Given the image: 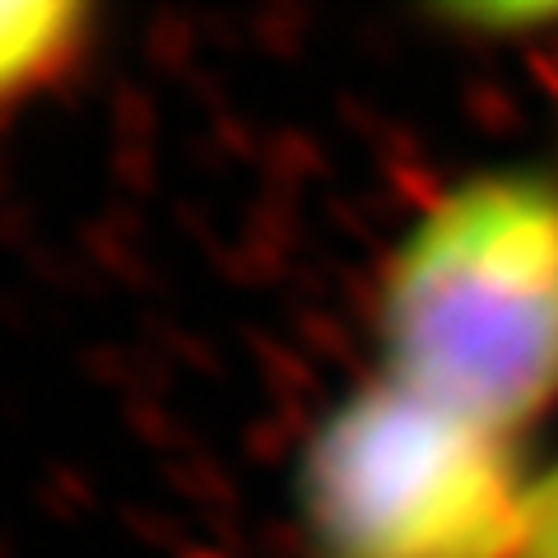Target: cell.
Instances as JSON below:
<instances>
[{
	"mask_svg": "<svg viewBox=\"0 0 558 558\" xmlns=\"http://www.w3.org/2000/svg\"><path fill=\"white\" fill-rule=\"evenodd\" d=\"M377 340L405 391L517 438L558 396V186L484 172L433 201L377 284Z\"/></svg>",
	"mask_w": 558,
	"mask_h": 558,
	"instance_id": "cell-1",
	"label": "cell"
},
{
	"mask_svg": "<svg viewBox=\"0 0 558 558\" xmlns=\"http://www.w3.org/2000/svg\"><path fill=\"white\" fill-rule=\"evenodd\" d=\"M526 498L512 438L391 377L344 396L299 461L317 558H517Z\"/></svg>",
	"mask_w": 558,
	"mask_h": 558,
	"instance_id": "cell-2",
	"label": "cell"
},
{
	"mask_svg": "<svg viewBox=\"0 0 558 558\" xmlns=\"http://www.w3.org/2000/svg\"><path fill=\"white\" fill-rule=\"evenodd\" d=\"M89 47V10L70 0H0V112L51 89Z\"/></svg>",
	"mask_w": 558,
	"mask_h": 558,
	"instance_id": "cell-3",
	"label": "cell"
},
{
	"mask_svg": "<svg viewBox=\"0 0 558 558\" xmlns=\"http://www.w3.org/2000/svg\"><path fill=\"white\" fill-rule=\"evenodd\" d=\"M517 558H558V465L531 480L526 526H521Z\"/></svg>",
	"mask_w": 558,
	"mask_h": 558,
	"instance_id": "cell-4",
	"label": "cell"
}]
</instances>
